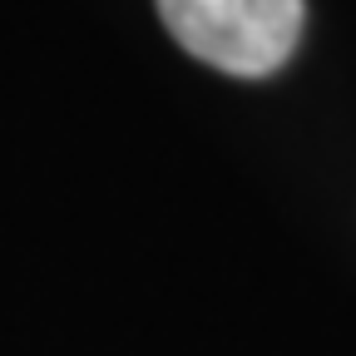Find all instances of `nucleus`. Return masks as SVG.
<instances>
[{"instance_id": "1", "label": "nucleus", "mask_w": 356, "mask_h": 356, "mask_svg": "<svg viewBox=\"0 0 356 356\" xmlns=\"http://www.w3.org/2000/svg\"><path fill=\"white\" fill-rule=\"evenodd\" d=\"M184 50L222 74L262 79L292 60L307 0H154Z\"/></svg>"}]
</instances>
